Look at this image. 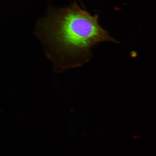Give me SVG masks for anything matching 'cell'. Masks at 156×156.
<instances>
[{"label":"cell","mask_w":156,"mask_h":156,"mask_svg":"<svg viewBox=\"0 0 156 156\" xmlns=\"http://www.w3.org/2000/svg\"><path fill=\"white\" fill-rule=\"evenodd\" d=\"M99 18L98 15H91L75 3L52 12L41 26L49 42L61 51L81 58L84 63L98 43L117 42L99 25Z\"/></svg>","instance_id":"1"}]
</instances>
